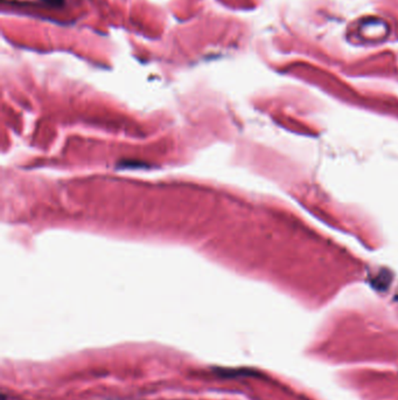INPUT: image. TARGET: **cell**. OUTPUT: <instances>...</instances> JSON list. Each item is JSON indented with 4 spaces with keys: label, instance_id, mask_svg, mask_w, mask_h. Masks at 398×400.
Here are the masks:
<instances>
[{
    "label": "cell",
    "instance_id": "cell-1",
    "mask_svg": "<svg viewBox=\"0 0 398 400\" xmlns=\"http://www.w3.org/2000/svg\"><path fill=\"white\" fill-rule=\"evenodd\" d=\"M214 372L222 378H234L240 376H256L253 370L247 369H227V368H215Z\"/></svg>",
    "mask_w": 398,
    "mask_h": 400
},
{
    "label": "cell",
    "instance_id": "cell-2",
    "mask_svg": "<svg viewBox=\"0 0 398 400\" xmlns=\"http://www.w3.org/2000/svg\"><path fill=\"white\" fill-rule=\"evenodd\" d=\"M42 1L52 7H62L65 5V0H42Z\"/></svg>",
    "mask_w": 398,
    "mask_h": 400
}]
</instances>
